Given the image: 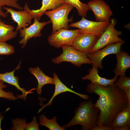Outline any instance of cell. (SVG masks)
Segmentation results:
<instances>
[{
  "label": "cell",
  "instance_id": "1",
  "mask_svg": "<svg viewBox=\"0 0 130 130\" xmlns=\"http://www.w3.org/2000/svg\"><path fill=\"white\" fill-rule=\"evenodd\" d=\"M86 90L88 93L99 97L94 104L99 110L96 125L111 127L116 115L129 107L124 90L114 83L107 86L90 83L87 85Z\"/></svg>",
  "mask_w": 130,
  "mask_h": 130
},
{
  "label": "cell",
  "instance_id": "2",
  "mask_svg": "<svg viewBox=\"0 0 130 130\" xmlns=\"http://www.w3.org/2000/svg\"><path fill=\"white\" fill-rule=\"evenodd\" d=\"M99 111L91 98L88 101H81L76 108L72 119L62 127L66 128L78 125L81 126V130H92L96 125Z\"/></svg>",
  "mask_w": 130,
  "mask_h": 130
},
{
  "label": "cell",
  "instance_id": "3",
  "mask_svg": "<svg viewBox=\"0 0 130 130\" xmlns=\"http://www.w3.org/2000/svg\"><path fill=\"white\" fill-rule=\"evenodd\" d=\"M73 8L70 4L66 3L55 9L45 12L44 14L49 17L52 23V34L62 28L68 30V23L73 20L72 18L68 19V16Z\"/></svg>",
  "mask_w": 130,
  "mask_h": 130
},
{
  "label": "cell",
  "instance_id": "4",
  "mask_svg": "<svg viewBox=\"0 0 130 130\" xmlns=\"http://www.w3.org/2000/svg\"><path fill=\"white\" fill-rule=\"evenodd\" d=\"M63 52L60 55L52 59L54 64H58L63 62L71 63L78 67L83 64H92L93 62L88 57L86 54L80 52L72 46L63 45L61 47Z\"/></svg>",
  "mask_w": 130,
  "mask_h": 130
},
{
  "label": "cell",
  "instance_id": "5",
  "mask_svg": "<svg viewBox=\"0 0 130 130\" xmlns=\"http://www.w3.org/2000/svg\"><path fill=\"white\" fill-rule=\"evenodd\" d=\"M117 22L115 18L111 19L106 29L89 53L92 54L103 48L109 44L124 41L119 37V36L122 35V32L117 31L115 28Z\"/></svg>",
  "mask_w": 130,
  "mask_h": 130
},
{
  "label": "cell",
  "instance_id": "6",
  "mask_svg": "<svg viewBox=\"0 0 130 130\" xmlns=\"http://www.w3.org/2000/svg\"><path fill=\"white\" fill-rule=\"evenodd\" d=\"M109 22L95 21L82 17L79 21L71 24L70 27L78 28L80 33L87 34L100 37L106 29Z\"/></svg>",
  "mask_w": 130,
  "mask_h": 130
},
{
  "label": "cell",
  "instance_id": "7",
  "mask_svg": "<svg viewBox=\"0 0 130 130\" xmlns=\"http://www.w3.org/2000/svg\"><path fill=\"white\" fill-rule=\"evenodd\" d=\"M80 33L78 29L68 30L62 28L49 35L48 41L51 46L57 48L63 45L72 46L75 37Z\"/></svg>",
  "mask_w": 130,
  "mask_h": 130
},
{
  "label": "cell",
  "instance_id": "8",
  "mask_svg": "<svg viewBox=\"0 0 130 130\" xmlns=\"http://www.w3.org/2000/svg\"><path fill=\"white\" fill-rule=\"evenodd\" d=\"M125 41L109 44L102 50H98L92 54L88 53L86 55L88 58L93 62L92 66L102 69L103 66L102 61L103 59L109 55H116L121 50V47Z\"/></svg>",
  "mask_w": 130,
  "mask_h": 130
},
{
  "label": "cell",
  "instance_id": "9",
  "mask_svg": "<svg viewBox=\"0 0 130 130\" xmlns=\"http://www.w3.org/2000/svg\"><path fill=\"white\" fill-rule=\"evenodd\" d=\"M32 24L28 27L20 29L19 31L20 36L22 38L19 43L22 45L23 48L26 45L27 41L33 37L35 38L42 36L41 31L46 25L50 23L51 21L40 22L36 18H34Z\"/></svg>",
  "mask_w": 130,
  "mask_h": 130
},
{
  "label": "cell",
  "instance_id": "10",
  "mask_svg": "<svg viewBox=\"0 0 130 130\" xmlns=\"http://www.w3.org/2000/svg\"><path fill=\"white\" fill-rule=\"evenodd\" d=\"M88 4L97 21H109L113 12L109 6L103 0H91Z\"/></svg>",
  "mask_w": 130,
  "mask_h": 130
},
{
  "label": "cell",
  "instance_id": "11",
  "mask_svg": "<svg viewBox=\"0 0 130 130\" xmlns=\"http://www.w3.org/2000/svg\"><path fill=\"white\" fill-rule=\"evenodd\" d=\"M99 38L93 35L80 33L75 37L72 46L78 51L86 54L89 53Z\"/></svg>",
  "mask_w": 130,
  "mask_h": 130
},
{
  "label": "cell",
  "instance_id": "12",
  "mask_svg": "<svg viewBox=\"0 0 130 130\" xmlns=\"http://www.w3.org/2000/svg\"><path fill=\"white\" fill-rule=\"evenodd\" d=\"M66 3L65 0H42V6L39 9L31 10L28 7L26 2L23 9L29 13L33 19L36 18L39 21L47 10L55 9Z\"/></svg>",
  "mask_w": 130,
  "mask_h": 130
},
{
  "label": "cell",
  "instance_id": "13",
  "mask_svg": "<svg viewBox=\"0 0 130 130\" xmlns=\"http://www.w3.org/2000/svg\"><path fill=\"white\" fill-rule=\"evenodd\" d=\"M3 8L6 11V12L10 13L12 19L17 24L16 31H18L21 28H26L31 24L33 19L31 15L25 10L16 11L11 8L4 6Z\"/></svg>",
  "mask_w": 130,
  "mask_h": 130
},
{
  "label": "cell",
  "instance_id": "14",
  "mask_svg": "<svg viewBox=\"0 0 130 130\" xmlns=\"http://www.w3.org/2000/svg\"><path fill=\"white\" fill-rule=\"evenodd\" d=\"M53 76L54 80V85H55L54 92L48 103L39 109L38 112V113H39L46 106H51L54 98L57 95L63 92L67 91L70 92L78 95L84 100H87L89 99V97L87 95L78 93L68 87L60 81L57 75L55 73H53Z\"/></svg>",
  "mask_w": 130,
  "mask_h": 130
},
{
  "label": "cell",
  "instance_id": "15",
  "mask_svg": "<svg viewBox=\"0 0 130 130\" xmlns=\"http://www.w3.org/2000/svg\"><path fill=\"white\" fill-rule=\"evenodd\" d=\"M21 62V61H20L17 67L13 71L6 72L4 73H0V80L4 82L13 85L19 91H21L22 92V94L17 95V96L18 98L25 100L28 94L34 92L29 91H27L25 88L21 87L19 85L18 77L14 76V73L15 71L18 70L20 67Z\"/></svg>",
  "mask_w": 130,
  "mask_h": 130
},
{
  "label": "cell",
  "instance_id": "16",
  "mask_svg": "<svg viewBox=\"0 0 130 130\" xmlns=\"http://www.w3.org/2000/svg\"><path fill=\"white\" fill-rule=\"evenodd\" d=\"M116 55L117 64L113 71L115 76H125L126 70L130 67V56L121 50Z\"/></svg>",
  "mask_w": 130,
  "mask_h": 130
},
{
  "label": "cell",
  "instance_id": "17",
  "mask_svg": "<svg viewBox=\"0 0 130 130\" xmlns=\"http://www.w3.org/2000/svg\"><path fill=\"white\" fill-rule=\"evenodd\" d=\"M117 78V77L115 76L114 78L108 79L100 76L98 73L97 67L92 66L88 74L82 77L81 79L83 80H88L91 83L94 85H100L104 86L112 84L115 83Z\"/></svg>",
  "mask_w": 130,
  "mask_h": 130
},
{
  "label": "cell",
  "instance_id": "18",
  "mask_svg": "<svg viewBox=\"0 0 130 130\" xmlns=\"http://www.w3.org/2000/svg\"><path fill=\"white\" fill-rule=\"evenodd\" d=\"M29 70L30 73L33 75L37 80L38 84L36 89L39 95H41L42 87L44 85L54 84V78L46 75L39 67H30Z\"/></svg>",
  "mask_w": 130,
  "mask_h": 130
},
{
  "label": "cell",
  "instance_id": "19",
  "mask_svg": "<svg viewBox=\"0 0 130 130\" xmlns=\"http://www.w3.org/2000/svg\"><path fill=\"white\" fill-rule=\"evenodd\" d=\"M125 126H130V108L128 107L117 114L111 125L112 130Z\"/></svg>",
  "mask_w": 130,
  "mask_h": 130
},
{
  "label": "cell",
  "instance_id": "20",
  "mask_svg": "<svg viewBox=\"0 0 130 130\" xmlns=\"http://www.w3.org/2000/svg\"><path fill=\"white\" fill-rule=\"evenodd\" d=\"M14 29L13 26L6 24L0 19V42H6L15 38L18 32Z\"/></svg>",
  "mask_w": 130,
  "mask_h": 130
},
{
  "label": "cell",
  "instance_id": "21",
  "mask_svg": "<svg viewBox=\"0 0 130 130\" xmlns=\"http://www.w3.org/2000/svg\"><path fill=\"white\" fill-rule=\"evenodd\" d=\"M39 124L44 126L50 130H66L60 126L57 122V118L54 117L52 119H49L44 114H40L39 117Z\"/></svg>",
  "mask_w": 130,
  "mask_h": 130
},
{
  "label": "cell",
  "instance_id": "22",
  "mask_svg": "<svg viewBox=\"0 0 130 130\" xmlns=\"http://www.w3.org/2000/svg\"><path fill=\"white\" fill-rule=\"evenodd\" d=\"M66 3L75 7L78 11V15L85 18L87 12L90 10L88 4L81 2L79 0H65Z\"/></svg>",
  "mask_w": 130,
  "mask_h": 130
},
{
  "label": "cell",
  "instance_id": "23",
  "mask_svg": "<svg viewBox=\"0 0 130 130\" xmlns=\"http://www.w3.org/2000/svg\"><path fill=\"white\" fill-rule=\"evenodd\" d=\"M18 0H0V17L6 18L8 16L7 13L2 10V8L5 6L13 7L19 10L21 9L22 7L18 3Z\"/></svg>",
  "mask_w": 130,
  "mask_h": 130
},
{
  "label": "cell",
  "instance_id": "24",
  "mask_svg": "<svg viewBox=\"0 0 130 130\" xmlns=\"http://www.w3.org/2000/svg\"><path fill=\"white\" fill-rule=\"evenodd\" d=\"M115 82L114 85L123 90L130 88V78L125 75L120 76Z\"/></svg>",
  "mask_w": 130,
  "mask_h": 130
},
{
  "label": "cell",
  "instance_id": "25",
  "mask_svg": "<svg viewBox=\"0 0 130 130\" xmlns=\"http://www.w3.org/2000/svg\"><path fill=\"white\" fill-rule=\"evenodd\" d=\"M4 82L0 80V98H3L9 100H15L18 98L16 97L13 93L10 92H6L3 89L7 87L4 83Z\"/></svg>",
  "mask_w": 130,
  "mask_h": 130
},
{
  "label": "cell",
  "instance_id": "26",
  "mask_svg": "<svg viewBox=\"0 0 130 130\" xmlns=\"http://www.w3.org/2000/svg\"><path fill=\"white\" fill-rule=\"evenodd\" d=\"M12 124L13 127L11 128L10 130H25L26 124V120L20 118H16L12 120Z\"/></svg>",
  "mask_w": 130,
  "mask_h": 130
},
{
  "label": "cell",
  "instance_id": "27",
  "mask_svg": "<svg viewBox=\"0 0 130 130\" xmlns=\"http://www.w3.org/2000/svg\"><path fill=\"white\" fill-rule=\"evenodd\" d=\"M14 52V48L13 46L6 42H0V55H11Z\"/></svg>",
  "mask_w": 130,
  "mask_h": 130
},
{
  "label": "cell",
  "instance_id": "28",
  "mask_svg": "<svg viewBox=\"0 0 130 130\" xmlns=\"http://www.w3.org/2000/svg\"><path fill=\"white\" fill-rule=\"evenodd\" d=\"M39 124L37 122V117H33L32 120L29 123H27L25 128L26 130H39Z\"/></svg>",
  "mask_w": 130,
  "mask_h": 130
},
{
  "label": "cell",
  "instance_id": "29",
  "mask_svg": "<svg viewBox=\"0 0 130 130\" xmlns=\"http://www.w3.org/2000/svg\"><path fill=\"white\" fill-rule=\"evenodd\" d=\"M111 127L106 126L103 125H96L92 130H112Z\"/></svg>",
  "mask_w": 130,
  "mask_h": 130
},
{
  "label": "cell",
  "instance_id": "30",
  "mask_svg": "<svg viewBox=\"0 0 130 130\" xmlns=\"http://www.w3.org/2000/svg\"><path fill=\"white\" fill-rule=\"evenodd\" d=\"M125 94L129 107H130V88L123 90Z\"/></svg>",
  "mask_w": 130,
  "mask_h": 130
},
{
  "label": "cell",
  "instance_id": "31",
  "mask_svg": "<svg viewBox=\"0 0 130 130\" xmlns=\"http://www.w3.org/2000/svg\"><path fill=\"white\" fill-rule=\"evenodd\" d=\"M130 126H125L117 128L116 130H130Z\"/></svg>",
  "mask_w": 130,
  "mask_h": 130
},
{
  "label": "cell",
  "instance_id": "32",
  "mask_svg": "<svg viewBox=\"0 0 130 130\" xmlns=\"http://www.w3.org/2000/svg\"><path fill=\"white\" fill-rule=\"evenodd\" d=\"M0 113V130H1V122L4 117V116L2 114V113Z\"/></svg>",
  "mask_w": 130,
  "mask_h": 130
}]
</instances>
